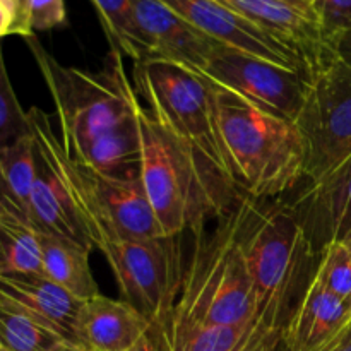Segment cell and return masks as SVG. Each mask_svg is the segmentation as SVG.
Returning a JSON list of instances; mask_svg holds the SVG:
<instances>
[{
    "mask_svg": "<svg viewBox=\"0 0 351 351\" xmlns=\"http://www.w3.org/2000/svg\"><path fill=\"white\" fill-rule=\"evenodd\" d=\"M82 300L72 297L45 274L0 276V305L23 312L27 317L75 345V321Z\"/></svg>",
    "mask_w": 351,
    "mask_h": 351,
    "instance_id": "16",
    "label": "cell"
},
{
    "mask_svg": "<svg viewBox=\"0 0 351 351\" xmlns=\"http://www.w3.org/2000/svg\"><path fill=\"white\" fill-rule=\"evenodd\" d=\"M218 2L266 33L273 34L283 43L290 45L304 58L311 72H314L319 65L335 55V51L326 45L314 16L293 3L285 0H218Z\"/></svg>",
    "mask_w": 351,
    "mask_h": 351,
    "instance_id": "15",
    "label": "cell"
},
{
    "mask_svg": "<svg viewBox=\"0 0 351 351\" xmlns=\"http://www.w3.org/2000/svg\"><path fill=\"white\" fill-rule=\"evenodd\" d=\"M199 75L225 86L264 112L297 122L312 74L218 43Z\"/></svg>",
    "mask_w": 351,
    "mask_h": 351,
    "instance_id": "11",
    "label": "cell"
},
{
    "mask_svg": "<svg viewBox=\"0 0 351 351\" xmlns=\"http://www.w3.org/2000/svg\"><path fill=\"white\" fill-rule=\"evenodd\" d=\"M332 50L338 55V58H341L345 64H348L351 67V31L343 34V36L332 45Z\"/></svg>",
    "mask_w": 351,
    "mask_h": 351,
    "instance_id": "30",
    "label": "cell"
},
{
    "mask_svg": "<svg viewBox=\"0 0 351 351\" xmlns=\"http://www.w3.org/2000/svg\"><path fill=\"white\" fill-rule=\"evenodd\" d=\"M33 182L34 144L29 134L9 146L0 147V187L29 211Z\"/></svg>",
    "mask_w": 351,
    "mask_h": 351,
    "instance_id": "24",
    "label": "cell"
},
{
    "mask_svg": "<svg viewBox=\"0 0 351 351\" xmlns=\"http://www.w3.org/2000/svg\"><path fill=\"white\" fill-rule=\"evenodd\" d=\"M305 144V182L324 180L351 156V67L332 55L311 75L297 119Z\"/></svg>",
    "mask_w": 351,
    "mask_h": 351,
    "instance_id": "8",
    "label": "cell"
},
{
    "mask_svg": "<svg viewBox=\"0 0 351 351\" xmlns=\"http://www.w3.org/2000/svg\"><path fill=\"white\" fill-rule=\"evenodd\" d=\"M132 82L147 112L233 184L211 82L161 58L134 62Z\"/></svg>",
    "mask_w": 351,
    "mask_h": 351,
    "instance_id": "6",
    "label": "cell"
},
{
    "mask_svg": "<svg viewBox=\"0 0 351 351\" xmlns=\"http://www.w3.org/2000/svg\"><path fill=\"white\" fill-rule=\"evenodd\" d=\"M27 26L33 31H50L67 23L64 0H26L24 3Z\"/></svg>",
    "mask_w": 351,
    "mask_h": 351,
    "instance_id": "28",
    "label": "cell"
},
{
    "mask_svg": "<svg viewBox=\"0 0 351 351\" xmlns=\"http://www.w3.org/2000/svg\"><path fill=\"white\" fill-rule=\"evenodd\" d=\"M343 243H345V245L348 247V250H350V256H351V239H348V240H346V242H343Z\"/></svg>",
    "mask_w": 351,
    "mask_h": 351,
    "instance_id": "34",
    "label": "cell"
},
{
    "mask_svg": "<svg viewBox=\"0 0 351 351\" xmlns=\"http://www.w3.org/2000/svg\"><path fill=\"white\" fill-rule=\"evenodd\" d=\"M312 14L331 50L343 34L351 31V0H314Z\"/></svg>",
    "mask_w": 351,
    "mask_h": 351,
    "instance_id": "27",
    "label": "cell"
},
{
    "mask_svg": "<svg viewBox=\"0 0 351 351\" xmlns=\"http://www.w3.org/2000/svg\"><path fill=\"white\" fill-rule=\"evenodd\" d=\"M177 237L113 240L99 247L123 300L137 308L153 328L170 317L182 285Z\"/></svg>",
    "mask_w": 351,
    "mask_h": 351,
    "instance_id": "9",
    "label": "cell"
},
{
    "mask_svg": "<svg viewBox=\"0 0 351 351\" xmlns=\"http://www.w3.org/2000/svg\"><path fill=\"white\" fill-rule=\"evenodd\" d=\"M10 34L29 38L34 33L27 26L26 14L19 0H0V40Z\"/></svg>",
    "mask_w": 351,
    "mask_h": 351,
    "instance_id": "29",
    "label": "cell"
},
{
    "mask_svg": "<svg viewBox=\"0 0 351 351\" xmlns=\"http://www.w3.org/2000/svg\"><path fill=\"white\" fill-rule=\"evenodd\" d=\"M29 120L10 84L0 45V147L29 136Z\"/></svg>",
    "mask_w": 351,
    "mask_h": 351,
    "instance_id": "26",
    "label": "cell"
},
{
    "mask_svg": "<svg viewBox=\"0 0 351 351\" xmlns=\"http://www.w3.org/2000/svg\"><path fill=\"white\" fill-rule=\"evenodd\" d=\"M315 254L351 239V156L317 184L305 185L290 204Z\"/></svg>",
    "mask_w": 351,
    "mask_h": 351,
    "instance_id": "14",
    "label": "cell"
},
{
    "mask_svg": "<svg viewBox=\"0 0 351 351\" xmlns=\"http://www.w3.org/2000/svg\"><path fill=\"white\" fill-rule=\"evenodd\" d=\"M182 19L215 41L273 64L312 74L304 58L281 40L232 12L218 0H161Z\"/></svg>",
    "mask_w": 351,
    "mask_h": 351,
    "instance_id": "12",
    "label": "cell"
},
{
    "mask_svg": "<svg viewBox=\"0 0 351 351\" xmlns=\"http://www.w3.org/2000/svg\"><path fill=\"white\" fill-rule=\"evenodd\" d=\"M60 351H86V350H82L81 346H77V345H71V343H69V345H65L64 348H62Z\"/></svg>",
    "mask_w": 351,
    "mask_h": 351,
    "instance_id": "33",
    "label": "cell"
},
{
    "mask_svg": "<svg viewBox=\"0 0 351 351\" xmlns=\"http://www.w3.org/2000/svg\"><path fill=\"white\" fill-rule=\"evenodd\" d=\"M69 345L62 336L27 317L23 312L0 305V346L7 351H60Z\"/></svg>",
    "mask_w": 351,
    "mask_h": 351,
    "instance_id": "23",
    "label": "cell"
},
{
    "mask_svg": "<svg viewBox=\"0 0 351 351\" xmlns=\"http://www.w3.org/2000/svg\"><path fill=\"white\" fill-rule=\"evenodd\" d=\"M41 274L64 288L77 300L99 295L98 285L89 267V254L79 243L40 233Z\"/></svg>",
    "mask_w": 351,
    "mask_h": 351,
    "instance_id": "21",
    "label": "cell"
},
{
    "mask_svg": "<svg viewBox=\"0 0 351 351\" xmlns=\"http://www.w3.org/2000/svg\"><path fill=\"white\" fill-rule=\"evenodd\" d=\"M242 249L256 298V326L271 351L315 273L317 254L290 206L242 195Z\"/></svg>",
    "mask_w": 351,
    "mask_h": 351,
    "instance_id": "2",
    "label": "cell"
},
{
    "mask_svg": "<svg viewBox=\"0 0 351 351\" xmlns=\"http://www.w3.org/2000/svg\"><path fill=\"white\" fill-rule=\"evenodd\" d=\"M137 29L147 58H161L202 72L219 41L195 29L161 0H132Z\"/></svg>",
    "mask_w": 351,
    "mask_h": 351,
    "instance_id": "13",
    "label": "cell"
},
{
    "mask_svg": "<svg viewBox=\"0 0 351 351\" xmlns=\"http://www.w3.org/2000/svg\"><path fill=\"white\" fill-rule=\"evenodd\" d=\"M65 175L95 249L113 240L165 237L141 178L108 177L74 161L67 151Z\"/></svg>",
    "mask_w": 351,
    "mask_h": 351,
    "instance_id": "7",
    "label": "cell"
},
{
    "mask_svg": "<svg viewBox=\"0 0 351 351\" xmlns=\"http://www.w3.org/2000/svg\"><path fill=\"white\" fill-rule=\"evenodd\" d=\"M132 108L139 129L141 182L163 235H197L211 219L228 215L242 195L235 185L165 129L137 91Z\"/></svg>",
    "mask_w": 351,
    "mask_h": 351,
    "instance_id": "1",
    "label": "cell"
},
{
    "mask_svg": "<svg viewBox=\"0 0 351 351\" xmlns=\"http://www.w3.org/2000/svg\"><path fill=\"white\" fill-rule=\"evenodd\" d=\"M151 332L160 351H271L256 324L202 326L168 317Z\"/></svg>",
    "mask_w": 351,
    "mask_h": 351,
    "instance_id": "19",
    "label": "cell"
},
{
    "mask_svg": "<svg viewBox=\"0 0 351 351\" xmlns=\"http://www.w3.org/2000/svg\"><path fill=\"white\" fill-rule=\"evenodd\" d=\"M34 144V182L29 197L33 225L43 235L58 237L95 250L88 228L75 206L67 175L65 149L53 132L51 117L33 106L27 110Z\"/></svg>",
    "mask_w": 351,
    "mask_h": 351,
    "instance_id": "10",
    "label": "cell"
},
{
    "mask_svg": "<svg viewBox=\"0 0 351 351\" xmlns=\"http://www.w3.org/2000/svg\"><path fill=\"white\" fill-rule=\"evenodd\" d=\"M151 328V322L129 302L99 293L81 304L75 345L86 351H129Z\"/></svg>",
    "mask_w": 351,
    "mask_h": 351,
    "instance_id": "17",
    "label": "cell"
},
{
    "mask_svg": "<svg viewBox=\"0 0 351 351\" xmlns=\"http://www.w3.org/2000/svg\"><path fill=\"white\" fill-rule=\"evenodd\" d=\"M129 351H160L156 339H154L153 332H147L137 345H134Z\"/></svg>",
    "mask_w": 351,
    "mask_h": 351,
    "instance_id": "31",
    "label": "cell"
},
{
    "mask_svg": "<svg viewBox=\"0 0 351 351\" xmlns=\"http://www.w3.org/2000/svg\"><path fill=\"white\" fill-rule=\"evenodd\" d=\"M351 322V300L326 290L314 276L283 331L285 351H322Z\"/></svg>",
    "mask_w": 351,
    "mask_h": 351,
    "instance_id": "18",
    "label": "cell"
},
{
    "mask_svg": "<svg viewBox=\"0 0 351 351\" xmlns=\"http://www.w3.org/2000/svg\"><path fill=\"white\" fill-rule=\"evenodd\" d=\"M285 2L293 3V5L300 7V9L307 10V12L312 14V2H314V0H285ZM312 16H314V14H312Z\"/></svg>",
    "mask_w": 351,
    "mask_h": 351,
    "instance_id": "32",
    "label": "cell"
},
{
    "mask_svg": "<svg viewBox=\"0 0 351 351\" xmlns=\"http://www.w3.org/2000/svg\"><path fill=\"white\" fill-rule=\"evenodd\" d=\"M110 41V50L139 62L147 58L146 45L137 29L132 0H91Z\"/></svg>",
    "mask_w": 351,
    "mask_h": 351,
    "instance_id": "22",
    "label": "cell"
},
{
    "mask_svg": "<svg viewBox=\"0 0 351 351\" xmlns=\"http://www.w3.org/2000/svg\"><path fill=\"white\" fill-rule=\"evenodd\" d=\"M19 2H21V5H23V9H24V3H26V0H19ZM24 14H26V12H24Z\"/></svg>",
    "mask_w": 351,
    "mask_h": 351,
    "instance_id": "35",
    "label": "cell"
},
{
    "mask_svg": "<svg viewBox=\"0 0 351 351\" xmlns=\"http://www.w3.org/2000/svg\"><path fill=\"white\" fill-rule=\"evenodd\" d=\"M211 88L237 191L271 201L305 182V144L297 123L264 112L218 82Z\"/></svg>",
    "mask_w": 351,
    "mask_h": 351,
    "instance_id": "3",
    "label": "cell"
},
{
    "mask_svg": "<svg viewBox=\"0 0 351 351\" xmlns=\"http://www.w3.org/2000/svg\"><path fill=\"white\" fill-rule=\"evenodd\" d=\"M0 351H7V350H3V348H2V346H0Z\"/></svg>",
    "mask_w": 351,
    "mask_h": 351,
    "instance_id": "36",
    "label": "cell"
},
{
    "mask_svg": "<svg viewBox=\"0 0 351 351\" xmlns=\"http://www.w3.org/2000/svg\"><path fill=\"white\" fill-rule=\"evenodd\" d=\"M41 274L40 232L29 211L0 187V276Z\"/></svg>",
    "mask_w": 351,
    "mask_h": 351,
    "instance_id": "20",
    "label": "cell"
},
{
    "mask_svg": "<svg viewBox=\"0 0 351 351\" xmlns=\"http://www.w3.org/2000/svg\"><path fill=\"white\" fill-rule=\"evenodd\" d=\"M314 278L332 295L351 300V256L343 242L326 245L317 257Z\"/></svg>",
    "mask_w": 351,
    "mask_h": 351,
    "instance_id": "25",
    "label": "cell"
},
{
    "mask_svg": "<svg viewBox=\"0 0 351 351\" xmlns=\"http://www.w3.org/2000/svg\"><path fill=\"white\" fill-rule=\"evenodd\" d=\"M242 195L213 230L194 235L170 317L202 326L256 324V298L242 249Z\"/></svg>",
    "mask_w": 351,
    "mask_h": 351,
    "instance_id": "4",
    "label": "cell"
},
{
    "mask_svg": "<svg viewBox=\"0 0 351 351\" xmlns=\"http://www.w3.org/2000/svg\"><path fill=\"white\" fill-rule=\"evenodd\" d=\"M57 108L60 141L71 158L134 117L136 88L123 57L110 50L101 71L65 67L33 36L24 38Z\"/></svg>",
    "mask_w": 351,
    "mask_h": 351,
    "instance_id": "5",
    "label": "cell"
}]
</instances>
